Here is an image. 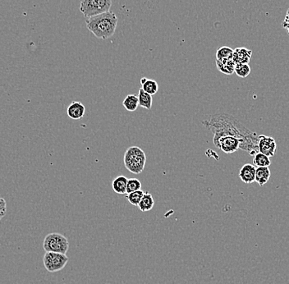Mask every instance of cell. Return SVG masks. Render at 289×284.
Segmentation results:
<instances>
[{"mask_svg": "<svg viewBox=\"0 0 289 284\" xmlns=\"http://www.w3.org/2000/svg\"><path fill=\"white\" fill-rule=\"evenodd\" d=\"M144 192L142 190H138V191H133L131 193L127 194V199L129 201L130 204L135 207H138L139 203L141 201L142 196H143Z\"/></svg>", "mask_w": 289, "mask_h": 284, "instance_id": "obj_22", "label": "cell"}, {"mask_svg": "<svg viewBox=\"0 0 289 284\" xmlns=\"http://www.w3.org/2000/svg\"><path fill=\"white\" fill-rule=\"evenodd\" d=\"M141 189V182L136 179H130L127 184V194L131 193L133 191H138Z\"/></svg>", "mask_w": 289, "mask_h": 284, "instance_id": "obj_23", "label": "cell"}, {"mask_svg": "<svg viewBox=\"0 0 289 284\" xmlns=\"http://www.w3.org/2000/svg\"><path fill=\"white\" fill-rule=\"evenodd\" d=\"M137 97H138L139 106H141L146 109H148V110L151 109L152 103H153L152 96L145 92L142 89H140Z\"/></svg>", "mask_w": 289, "mask_h": 284, "instance_id": "obj_17", "label": "cell"}, {"mask_svg": "<svg viewBox=\"0 0 289 284\" xmlns=\"http://www.w3.org/2000/svg\"><path fill=\"white\" fill-rule=\"evenodd\" d=\"M257 168L253 164H244L239 171V178L244 183H253L256 179Z\"/></svg>", "mask_w": 289, "mask_h": 284, "instance_id": "obj_9", "label": "cell"}, {"mask_svg": "<svg viewBox=\"0 0 289 284\" xmlns=\"http://www.w3.org/2000/svg\"><path fill=\"white\" fill-rule=\"evenodd\" d=\"M123 105L129 112L136 111L139 106L138 97L136 95L127 96L123 101Z\"/></svg>", "mask_w": 289, "mask_h": 284, "instance_id": "obj_18", "label": "cell"}, {"mask_svg": "<svg viewBox=\"0 0 289 284\" xmlns=\"http://www.w3.org/2000/svg\"><path fill=\"white\" fill-rule=\"evenodd\" d=\"M86 23V27L96 38L107 40L115 33L118 25V18L115 13L108 11L87 18Z\"/></svg>", "mask_w": 289, "mask_h": 284, "instance_id": "obj_2", "label": "cell"}, {"mask_svg": "<svg viewBox=\"0 0 289 284\" xmlns=\"http://www.w3.org/2000/svg\"><path fill=\"white\" fill-rule=\"evenodd\" d=\"M270 177H271V172L269 167L257 168L255 181L259 184V186H264L269 181Z\"/></svg>", "mask_w": 289, "mask_h": 284, "instance_id": "obj_12", "label": "cell"}, {"mask_svg": "<svg viewBox=\"0 0 289 284\" xmlns=\"http://www.w3.org/2000/svg\"><path fill=\"white\" fill-rule=\"evenodd\" d=\"M206 128L214 133V137L221 136H234L243 141V151L254 156L258 153V136L256 132L250 131L236 118L229 114H215L204 121Z\"/></svg>", "mask_w": 289, "mask_h": 284, "instance_id": "obj_1", "label": "cell"}, {"mask_svg": "<svg viewBox=\"0 0 289 284\" xmlns=\"http://www.w3.org/2000/svg\"><path fill=\"white\" fill-rule=\"evenodd\" d=\"M283 26L285 29H288L289 27V10L287 11L286 16H285V18L283 22Z\"/></svg>", "mask_w": 289, "mask_h": 284, "instance_id": "obj_25", "label": "cell"}, {"mask_svg": "<svg viewBox=\"0 0 289 284\" xmlns=\"http://www.w3.org/2000/svg\"><path fill=\"white\" fill-rule=\"evenodd\" d=\"M155 201L152 195L149 192H145L139 203L138 208L142 212L150 211L151 209H153Z\"/></svg>", "mask_w": 289, "mask_h": 284, "instance_id": "obj_16", "label": "cell"}, {"mask_svg": "<svg viewBox=\"0 0 289 284\" xmlns=\"http://www.w3.org/2000/svg\"><path fill=\"white\" fill-rule=\"evenodd\" d=\"M123 163L125 168L131 174H141L146 166V153L138 146H131L124 154Z\"/></svg>", "mask_w": 289, "mask_h": 284, "instance_id": "obj_3", "label": "cell"}, {"mask_svg": "<svg viewBox=\"0 0 289 284\" xmlns=\"http://www.w3.org/2000/svg\"><path fill=\"white\" fill-rule=\"evenodd\" d=\"M86 113V107L80 102L73 101L67 109L68 116L73 120H79L83 118Z\"/></svg>", "mask_w": 289, "mask_h": 284, "instance_id": "obj_10", "label": "cell"}, {"mask_svg": "<svg viewBox=\"0 0 289 284\" xmlns=\"http://www.w3.org/2000/svg\"><path fill=\"white\" fill-rule=\"evenodd\" d=\"M252 51L244 47H239L234 50L233 61L235 64L249 63L252 58Z\"/></svg>", "mask_w": 289, "mask_h": 284, "instance_id": "obj_11", "label": "cell"}, {"mask_svg": "<svg viewBox=\"0 0 289 284\" xmlns=\"http://www.w3.org/2000/svg\"><path fill=\"white\" fill-rule=\"evenodd\" d=\"M271 164V161L269 159V157L264 155V154L258 153L255 155L253 157V165L256 168H261V167H269Z\"/></svg>", "mask_w": 289, "mask_h": 284, "instance_id": "obj_19", "label": "cell"}, {"mask_svg": "<svg viewBox=\"0 0 289 284\" xmlns=\"http://www.w3.org/2000/svg\"><path fill=\"white\" fill-rule=\"evenodd\" d=\"M68 257L66 254L55 253V252H46L44 256L43 263L47 271L50 273H56L60 271L68 264Z\"/></svg>", "mask_w": 289, "mask_h": 284, "instance_id": "obj_6", "label": "cell"}, {"mask_svg": "<svg viewBox=\"0 0 289 284\" xmlns=\"http://www.w3.org/2000/svg\"><path fill=\"white\" fill-rule=\"evenodd\" d=\"M141 85V89L145 92L148 93L149 95L153 96L157 93L158 90V85L157 81L149 78L142 77L140 80Z\"/></svg>", "mask_w": 289, "mask_h": 284, "instance_id": "obj_15", "label": "cell"}, {"mask_svg": "<svg viewBox=\"0 0 289 284\" xmlns=\"http://www.w3.org/2000/svg\"><path fill=\"white\" fill-rule=\"evenodd\" d=\"M234 50L228 47V46H222L217 50L216 60H224V59H230L233 58Z\"/></svg>", "mask_w": 289, "mask_h": 284, "instance_id": "obj_20", "label": "cell"}, {"mask_svg": "<svg viewBox=\"0 0 289 284\" xmlns=\"http://www.w3.org/2000/svg\"><path fill=\"white\" fill-rule=\"evenodd\" d=\"M251 67L248 63H239L235 66L234 73H236V76L241 78H246L250 75L251 73Z\"/></svg>", "mask_w": 289, "mask_h": 284, "instance_id": "obj_21", "label": "cell"}, {"mask_svg": "<svg viewBox=\"0 0 289 284\" xmlns=\"http://www.w3.org/2000/svg\"><path fill=\"white\" fill-rule=\"evenodd\" d=\"M7 211V202L4 199L0 197V220L5 216Z\"/></svg>", "mask_w": 289, "mask_h": 284, "instance_id": "obj_24", "label": "cell"}, {"mask_svg": "<svg viewBox=\"0 0 289 284\" xmlns=\"http://www.w3.org/2000/svg\"><path fill=\"white\" fill-rule=\"evenodd\" d=\"M257 146L260 153L264 154V155L268 156L269 158L274 157L276 152V141L272 136L265 135L258 136Z\"/></svg>", "mask_w": 289, "mask_h": 284, "instance_id": "obj_8", "label": "cell"}, {"mask_svg": "<svg viewBox=\"0 0 289 284\" xmlns=\"http://www.w3.org/2000/svg\"><path fill=\"white\" fill-rule=\"evenodd\" d=\"M287 30H288V33L289 34V27L287 29Z\"/></svg>", "mask_w": 289, "mask_h": 284, "instance_id": "obj_26", "label": "cell"}, {"mask_svg": "<svg viewBox=\"0 0 289 284\" xmlns=\"http://www.w3.org/2000/svg\"><path fill=\"white\" fill-rule=\"evenodd\" d=\"M43 248L46 252L66 254L69 248V241L62 234L58 232L50 233L44 239Z\"/></svg>", "mask_w": 289, "mask_h": 284, "instance_id": "obj_5", "label": "cell"}, {"mask_svg": "<svg viewBox=\"0 0 289 284\" xmlns=\"http://www.w3.org/2000/svg\"><path fill=\"white\" fill-rule=\"evenodd\" d=\"M214 146L217 148L220 149L225 154H233L238 151L239 149L242 150L243 141L241 139L234 136H221L213 138Z\"/></svg>", "mask_w": 289, "mask_h": 284, "instance_id": "obj_7", "label": "cell"}, {"mask_svg": "<svg viewBox=\"0 0 289 284\" xmlns=\"http://www.w3.org/2000/svg\"><path fill=\"white\" fill-rule=\"evenodd\" d=\"M128 181H129V179L123 175H120V176H118L116 179H113L112 181V188H113V191L118 195L127 194Z\"/></svg>", "mask_w": 289, "mask_h": 284, "instance_id": "obj_13", "label": "cell"}, {"mask_svg": "<svg viewBox=\"0 0 289 284\" xmlns=\"http://www.w3.org/2000/svg\"><path fill=\"white\" fill-rule=\"evenodd\" d=\"M112 0H80V11L84 17L90 18L110 10Z\"/></svg>", "mask_w": 289, "mask_h": 284, "instance_id": "obj_4", "label": "cell"}, {"mask_svg": "<svg viewBox=\"0 0 289 284\" xmlns=\"http://www.w3.org/2000/svg\"><path fill=\"white\" fill-rule=\"evenodd\" d=\"M217 69L220 73L226 74V75H232L234 73V69L236 64L233 61V58L230 59H224V60H216Z\"/></svg>", "mask_w": 289, "mask_h": 284, "instance_id": "obj_14", "label": "cell"}]
</instances>
